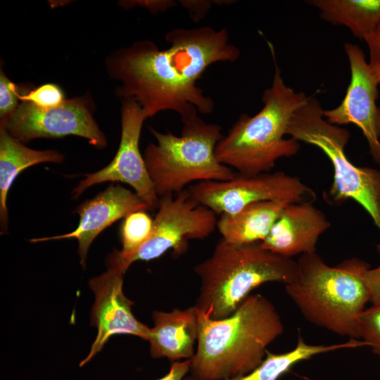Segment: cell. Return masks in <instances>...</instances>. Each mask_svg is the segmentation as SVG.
<instances>
[{
  "label": "cell",
  "instance_id": "cell-23",
  "mask_svg": "<svg viewBox=\"0 0 380 380\" xmlns=\"http://www.w3.org/2000/svg\"><path fill=\"white\" fill-rule=\"evenodd\" d=\"M18 99L21 101H28L43 108L56 107L65 100L61 89L53 84L40 86L27 94H19Z\"/></svg>",
  "mask_w": 380,
  "mask_h": 380
},
{
  "label": "cell",
  "instance_id": "cell-3",
  "mask_svg": "<svg viewBox=\"0 0 380 380\" xmlns=\"http://www.w3.org/2000/svg\"><path fill=\"white\" fill-rule=\"evenodd\" d=\"M268 44L274 73L272 85L262 94V108L253 116L241 114L215 148L221 163L246 175L270 172L279 159L295 156L300 149L298 141L284 137L293 114L308 96L284 83L274 47Z\"/></svg>",
  "mask_w": 380,
  "mask_h": 380
},
{
  "label": "cell",
  "instance_id": "cell-24",
  "mask_svg": "<svg viewBox=\"0 0 380 380\" xmlns=\"http://www.w3.org/2000/svg\"><path fill=\"white\" fill-rule=\"evenodd\" d=\"M18 87L1 70L0 74V116L1 120L10 115L18 107Z\"/></svg>",
  "mask_w": 380,
  "mask_h": 380
},
{
  "label": "cell",
  "instance_id": "cell-29",
  "mask_svg": "<svg viewBox=\"0 0 380 380\" xmlns=\"http://www.w3.org/2000/svg\"><path fill=\"white\" fill-rule=\"evenodd\" d=\"M128 4L132 6L140 5L147 8L151 12H165L177 5V2L172 0H159V1H130Z\"/></svg>",
  "mask_w": 380,
  "mask_h": 380
},
{
  "label": "cell",
  "instance_id": "cell-16",
  "mask_svg": "<svg viewBox=\"0 0 380 380\" xmlns=\"http://www.w3.org/2000/svg\"><path fill=\"white\" fill-rule=\"evenodd\" d=\"M153 327L147 341L153 358L167 357L172 363L191 360L196 352L198 317L194 305L170 312L156 310L152 314Z\"/></svg>",
  "mask_w": 380,
  "mask_h": 380
},
{
  "label": "cell",
  "instance_id": "cell-18",
  "mask_svg": "<svg viewBox=\"0 0 380 380\" xmlns=\"http://www.w3.org/2000/svg\"><path fill=\"white\" fill-rule=\"evenodd\" d=\"M63 156L55 150H34L23 145L0 127V219L1 229L7 230V196L16 177L25 169L42 163H59Z\"/></svg>",
  "mask_w": 380,
  "mask_h": 380
},
{
  "label": "cell",
  "instance_id": "cell-17",
  "mask_svg": "<svg viewBox=\"0 0 380 380\" xmlns=\"http://www.w3.org/2000/svg\"><path fill=\"white\" fill-rule=\"evenodd\" d=\"M288 204L289 203L277 201L253 203L234 214L221 215L217 229L222 239L231 243L261 242Z\"/></svg>",
  "mask_w": 380,
  "mask_h": 380
},
{
  "label": "cell",
  "instance_id": "cell-28",
  "mask_svg": "<svg viewBox=\"0 0 380 380\" xmlns=\"http://www.w3.org/2000/svg\"><path fill=\"white\" fill-rule=\"evenodd\" d=\"M191 360L177 361L172 363L170 371L157 380H183L189 372Z\"/></svg>",
  "mask_w": 380,
  "mask_h": 380
},
{
  "label": "cell",
  "instance_id": "cell-7",
  "mask_svg": "<svg viewBox=\"0 0 380 380\" xmlns=\"http://www.w3.org/2000/svg\"><path fill=\"white\" fill-rule=\"evenodd\" d=\"M319 101L309 96L293 114L286 134L297 141L319 148L330 160L334 179L324 194L325 201L340 205L348 199L360 204L380 231V171L355 165L347 157L345 147L350 132L329 123Z\"/></svg>",
  "mask_w": 380,
  "mask_h": 380
},
{
  "label": "cell",
  "instance_id": "cell-13",
  "mask_svg": "<svg viewBox=\"0 0 380 380\" xmlns=\"http://www.w3.org/2000/svg\"><path fill=\"white\" fill-rule=\"evenodd\" d=\"M124 274L117 268L108 267L89 281L95 294L91 322L97 327V335L80 367L90 361L114 334H131L147 341L150 328L135 318L132 312L133 303L123 293Z\"/></svg>",
  "mask_w": 380,
  "mask_h": 380
},
{
  "label": "cell",
  "instance_id": "cell-2",
  "mask_svg": "<svg viewBox=\"0 0 380 380\" xmlns=\"http://www.w3.org/2000/svg\"><path fill=\"white\" fill-rule=\"evenodd\" d=\"M196 312L198 338L189 372L200 380H227L248 374L262 362L268 346L284 331L276 308L258 293L248 296L221 319H211L205 310Z\"/></svg>",
  "mask_w": 380,
  "mask_h": 380
},
{
  "label": "cell",
  "instance_id": "cell-21",
  "mask_svg": "<svg viewBox=\"0 0 380 380\" xmlns=\"http://www.w3.org/2000/svg\"><path fill=\"white\" fill-rule=\"evenodd\" d=\"M153 220L146 210L134 212L127 217L120 229L122 248L120 253L129 254L138 248L150 236Z\"/></svg>",
  "mask_w": 380,
  "mask_h": 380
},
{
  "label": "cell",
  "instance_id": "cell-6",
  "mask_svg": "<svg viewBox=\"0 0 380 380\" xmlns=\"http://www.w3.org/2000/svg\"><path fill=\"white\" fill-rule=\"evenodd\" d=\"M221 130L220 125L198 116L184 124L180 136L150 127L157 143L148 144L143 156L159 198L179 193L194 182L226 181L235 176L236 172L215 156L223 137Z\"/></svg>",
  "mask_w": 380,
  "mask_h": 380
},
{
  "label": "cell",
  "instance_id": "cell-25",
  "mask_svg": "<svg viewBox=\"0 0 380 380\" xmlns=\"http://www.w3.org/2000/svg\"><path fill=\"white\" fill-rule=\"evenodd\" d=\"M364 40L369 49V67L380 84V23L376 27Z\"/></svg>",
  "mask_w": 380,
  "mask_h": 380
},
{
  "label": "cell",
  "instance_id": "cell-27",
  "mask_svg": "<svg viewBox=\"0 0 380 380\" xmlns=\"http://www.w3.org/2000/svg\"><path fill=\"white\" fill-rule=\"evenodd\" d=\"M177 2L189 11L191 18L195 22L201 20L213 4V1L205 0H181Z\"/></svg>",
  "mask_w": 380,
  "mask_h": 380
},
{
  "label": "cell",
  "instance_id": "cell-1",
  "mask_svg": "<svg viewBox=\"0 0 380 380\" xmlns=\"http://www.w3.org/2000/svg\"><path fill=\"white\" fill-rule=\"evenodd\" d=\"M165 38L170 44L165 49L144 40L110 56L108 70L121 82L117 94L137 102L146 118L172 110L184 124L197 112L212 113L214 101L196 82L210 65L236 61L239 49L230 42L226 29L209 26L174 29Z\"/></svg>",
  "mask_w": 380,
  "mask_h": 380
},
{
  "label": "cell",
  "instance_id": "cell-9",
  "mask_svg": "<svg viewBox=\"0 0 380 380\" xmlns=\"http://www.w3.org/2000/svg\"><path fill=\"white\" fill-rule=\"evenodd\" d=\"M187 191L200 204L217 215H232L249 204L265 201L286 203L310 201L314 191L301 180L284 172L246 175L236 172L226 181H202Z\"/></svg>",
  "mask_w": 380,
  "mask_h": 380
},
{
  "label": "cell",
  "instance_id": "cell-10",
  "mask_svg": "<svg viewBox=\"0 0 380 380\" xmlns=\"http://www.w3.org/2000/svg\"><path fill=\"white\" fill-rule=\"evenodd\" d=\"M1 127L20 142L76 135L88 139L99 149L106 145V137L94 120L87 101L80 98L65 99L59 106L49 108L21 101L10 115L1 120Z\"/></svg>",
  "mask_w": 380,
  "mask_h": 380
},
{
  "label": "cell",
  "instance_id": "cell-14",
  "mask_svg": "<svg viewBox=\"0 0 380 380\" xmlns=\"http://www.w3.org/2000/svg\"><path fill=\"white\" fill-rule=\"evenodd\" d=\"M150 210L135 193L120 185H110L105 191L75 209L80 215L78 227L72 232L51 237L32 239V243L75 238L79 243L80 263L85 265L87 252L94 239L117 220L139 210Z\"/></svg>",
  "mask_w": 380,
  "mask_h": 380
},
{
  "label": "cell",
  "instance_id": "cell-5",
  "mask_svg": "<svg viewBox=\"0 0 380 380\" xmlns=\"http://www.w3.org/2000/svg\"><path fill=\"white\" fill-rule=\"evenodd\" d=\"M199 293L194 305L211 319L231 315L255 288L267 282L284 286L298 275V262L264 249L260 242L234 244L220 239L212 254L196 265Z\"/></svg>",
  "mask_w": 380,
  "mask_h": 380
},
{
  "label": "cell",
  "instance_id": "cell-4",
  "mask_svg": "<svg viewBox=\"0 0 380 380\" xmlns=\"http://www.w3.org/2000/svg\"><path fill=\"white\" fill-rule=\"evenodd\" d=\"M296 279L285 290L312 324L350 338H358V324L371 293L365 279L369 267L356 258L331 267L316 253L298 260Z\"/></svg>",
  "mask_w": 380,
  "mask_h": 380
},
{
  "label": "cell",
  "instance_id": "cell-20",
  "mask_svg": "<svg viewBox=\"0 0 380 380\" xmlns=\"http://www.w3.org/2000/svg\"><path fill=\"white\" fill-rule=\"evenodd\" d=\"M362 341L350 338L348 341L331 345H311L307 343L298 334L296 346L292 350L274 353L267 351L262 362L248 374L227 380H278L284 374L289 371L295 365L312 357L344 348H355L365 346ZM183 380H200L191 375Z\"/></svg>",
  "mask_w": 380,
  "mask_h": 380
},
{
  "label": "cell",
  "instance_id": "cell-15",
  "mask_svg": "<svg viewBox=\"0 0 380 380\" xmlns=\"http://www.w3.org/2000/svg\"><path fill=\"white\" fill-rule=\"evenodd\" d=\"M331 226L324 213L310 201L291 203L281 212L261 246L291 258L316 252L319 236Z\"/></svg>",
  "mask_w": 380,
  "mask_h": 380
},
{
  "label": "cell",
  "instance_id": "cell-11",
  "mask_svg": "<svg viewBox=\"0 0 380 380\" xmlns=\"http://www.w3.org/2000/svg\"><path fill=\"white\" fill-rule=\"evenodd\" d=\"M146 117L132 99H124L121 108V139L117 153L107 166L86 175L73 189L78 197L87 188L105 182H121L131 186L150 210L158 208L159 196L148 175L139 150L141 130Z\"/></svg>",
  "mask_w": 380,
  "mask_h": 380
},
{
  "label": "cell",
  "instance_id": "cell-22",
  "mask_svg": "<svg viewBox=\"0 0 380 380\" xmlns=\"http://www.w3.org/2000/svg\"><path fill=\"white\" fill-rule=\"evenodd\" d=\"M358 338L380 357V303H373L361 314Z\"/></svg>",
  "mask_w": 380,
  "mask_h": 380
},
{
  "label": "cell",
  "instance_id": "cell-8",
  "mask_svg": "<svg viewBox=\"0 0 380 380\" xmlns=\"http://www.w3.org/2000/svg\"><path fill=\"white\" fill-rule=\"evenodd\" d=\"M217 215L194 200L187 189L165 194L160 197L148 239L129 254L114 251L108 258V265L125 273L134 262L156 259L170 248L183 253L188 240L205 239L217 228Z\"/></svg>",
  "mask_w": 380,
  "mask_h": 380
},
{
  "label": "cell",
  "instance_id": "cell-26",
  "mask_svg": "<svg viewBox=\"0 0 380 380\" xmlns=\"http://www.w3.org/2000/svg\"><path fill=\"white\" fill-rule=\"evenodd\" d=\"M380 257V243L376 246ZM365 279L371 293V303H380V262L374 269L369 267L365 272Z\"/></svg>",
  "mask_w": 380,
  "mask_h": 380
},
{
  "label": "cell",
  "instance_id": "cell-19",
  "mask_svg": "<svg viewBox=\"0 0 380 380\" xmlns=\"http://www.w3.org/2000/svg\"><path fill=\"white\" fill-rule=\"evenodd\" d=\"M321 17L334 25H344L360 39L380 23V0H311Z\"/></svg>",
  "mask_w": 380,
  "mask_h": 380
},
{
  "label": "cell",
  "instance_id": "cell-12",
  "mask_svg": "<svg viewBox=\"0 0 380 380\" xmlns=\"http://www.w3.org/2000/svg\"><path fill=\"white\" fill-rule=\"evenodd\" d=\"M343 46L350 65V84L341 103L333 109L324 110L323 115L331 125L353 124L360 128L372 157L380 165V108L376 103L379 84L361 48L349 42Z\"/></svg>",
  "mask_w": 380,
  "mask_h": 380
}]
</instances>
